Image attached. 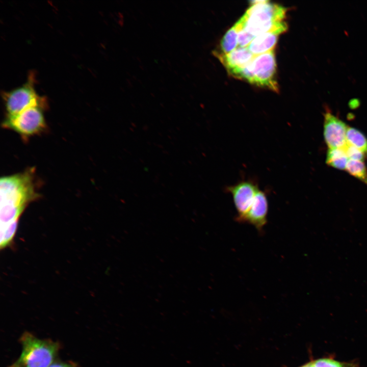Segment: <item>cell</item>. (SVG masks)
I'll use <instances>...</instances> for the list:
<instances>
[{
    "instance_id": "6da1fadb",
    "label": "cell",
    "mask_w": 367,
    "mask_h": 367,
    "mask_svg": "<svg viewBox=\"0 0 367 367\" xmlns=\"http://www.w3.org/2000/svg\"><path fill=\"white\" fill-rule=\"evenodd\" d=\"M37 184L33 168L1 178V249L11 244L21 214L40 197Z\"/></svg>"
},
{
    "instance_id": "7a4b0ae2",
    "label": "cell",
    "mask_w": 367,
    "mask_h": 367,
    "mask_svg": "<svg viewBox=\"0 0 367 367\" xmlns=\"http://www.w3.org/2000/svg\"><path fill=\"white\" fill-rule=\"evenodd\" d=\"M286 12L285 8L268 1H254L238 21L246 32L256 37L286 24Z\"/></svg>"
},
{
    "instance_id": "3957f363",
    "label": "cell",
    "mask_w": 367,
    "mask_h": 367,
    "mask_svg": "<svg viewBox=\"0 0 367 367\" xmlns=\"http://www.w3.org/2000/svg\"><path fill=\"white\" fill-rule=\"evenodd\" d=\"M19 342L22 351L19 357L8 367H48L56 360L61 344L50 339H40L25 331Z\"/></svg>"
},
{
    "instance_id": "277c9868",
    "label": "cell",
    "mask_w": 367,
    "mask_h": 367,
    "mask_svg": "<svg viewBox=\"0 0 367 367\" xmlns=\"http://www.w3.org/2000/svg\"><path fill=\"white\" fill-rule=\"evenodd\" d=\"M44 109L40 107H31L15 115H6L2 126L15 132L24 139L39 135L47 128Z\"/></svg>"
},
{
    "instance_id": "5b68a950",
    "label": "cell",
    "mask_w": 367,
    "mask_h": 367,
    "mask_svg": "<svg viewBox=\"0 0 367 367\" xmlns=\"http://www.w3.org/2000/svg\"><path fill=\"white\" fill-rule=\"evenodd\" d=\"M34 82L33 75H30L27 82L22 86L3 93V99L7 115H15L31 107L45 108V98L37 94Z\"/></svg>"
},
{
    "instance_id": "8992f818",
    "label": "cell",
    "mask_w": 367,
    "mask_h": 367,
    "mask_svg": "<svg viewBox=\"0 0 367 367\" xmlns=\"http://www.w3.org/2000/svg\"><path fill=\"white\" fill-rule=\"evenodd\" d=\"M248 66L252 75L251 84L278 91L275 79L276 63L273 50L255 56Z\"/></svg>"
},
{
    "instance_id": "52a82bcc",
    "label": "cell",
    "mask_w": 367,
    "mask_h": 367,
    "mask_svg": "<svg viewBox=\"0 0 367 367\" xmlns=\"http://www.w3.org/2000/svg\"><path fill=\"white\" fill-rule=\"evenodd\" d=\"M227 190L232 196L238 213L237 220L241 222L249 210L259 189L253 182L245 180L228 187Z\"/></svg>"
},
{
    "instance_id": "ba28073f",
    "label": "cell",
    "mask_w": 367,
    "mask_h": 367,
    "mask_svg": "<svg viewBox=\"0 0 367 367\" xmlns=\"http://www.w3.org/2000/svg\"><path fill=\"white\" fill-rule=\"evenodd\" d=\"M324 137L329 148H343L347 144V124L330 111L324 114Z\"/></svg>"
},
{
    "instance_id": "9c48e42d",
    "label": "cell",
    "mask_w": 367,
    "mask_h": 367,
    "mask_svg": "<svg viewBox=\"0 0 367 367\" xmlns=\"http://www.w3.org/2000/svg\"><path fill=\"white\" fill-rule=\"evenodd\" d=\"M268 211L267 197L265 192L259 190L249 210L241 222H247L261 230L267 223Z\"/></svg>"
},
{
    "instance_id": "30bf717a",
    "label": "cell",
    "mask_w": 367,
    "mask_h": 367,
    "mask_svg": "<svg viewBox=\"0 0 367 367\" xmlns=\"http://www.w3.org/2000/svg\"><path fill=\"white\" fill-rule=\"evenodd\" d=\"M287 29L285 24L277 29L259 35L252 40L247 46L250 51L254 55H259L272 50L275 46L279 36Z\"/></svg>"
},
{
    "instance_id": "8fae6325",
    "label": "cell",
    "mask_w": 367,
    "mask_h": 367,
    "mask_svg": "<svg viewBox=\"0 0 367 367\" xmlns=\"http://www.w3.org/2000/svg\"><path fill=\"white\" fill-rule=\"evenodd\" d=\"M228 72L235 69L242 68L247 65L253 59L255 55L252 54L246 47H237L231 52L224 54L217 51H213Z\"/></svg>"
},
{
    "instance_id": "7c38bea8",
    "label": "cell",
    "mask_w": 367,
    "mask_h": 367,
    "mask_svg": "<svg viewBox=\"0 0 367 367\" xmlns=\"http://www.w3.org/2000/svg\"><path fill=\"white\" fill-rule=\"evenodd\" d=\"M343 148H329L326 162L329 166L339 170H346L349 161Z\"/></svg>"
},
{
    "instance_id": "4fadbf2b",
    "label": "cell",
    "mask_w": 367,
    "mask_h": 367,
    "mask_svg": "<svg viewBox=\"0 0 367 367\" xmlns=\"http://www.w3.org/2000/svg\"><path fill=\"white\" fill-rule=\"evenodd\" d=\"M347 143L361 150L367 158V138L358 129L348 127L346 133Z\"/></svg>"
},
{
    "instance_id": "5bb4252c",
    "label": "cell",
    "mask_w": 367,
    "mask_h": 367,
    "mask_svg": "<svg viewBox=\"0 0 367 367\" xmlns=\"http://www.w3.org/2000/svg\"><path fill=\"white\" fill-rule=\"evenodd\" d=\"M238 27L236 23L229 29L222 38L220 47L222 54H227L238 46Z\"/></svg>"
},
{
    "instance_id": "9a60e30c",
    "label": "cell",
    "mask_w": 367,
    "mask_h": 367,
    "mask_svg": "<svg viewBox=\"0 0 367 367\" xmlns=\"http://www.w3.org/2000/svg\"><path fill=\"white\" fill-rule=\"evenodd\" d=\"M346 170L350 174L367 185V169L363 162L349 160Z\"/></svg>"
},
{
    "instance_id": "2e32d148",
    "label": "cell",
    "mask_w": 367,
    "mask_h": 367,
    "mask_svg": "<svg viewBox=\"0 0 367 367\" xmlns=\"http://www.w3.org/2000/svg\"><path fill=\"white\" fill-rule=\"evenodd\" d=\"M310 362L312 367H354L350 363L340 362L329 358H321Z\"/></svg>"
},
{
    "instance_id": "e0dca14e",
    "label": "cell",
    "mask_w": 367,
    "mask_h": 367,
    "mask_svg": "<svg viewBox=\"0 0 367 367\" xmlns=\"http://www.w3.org/2000/svg\"><path fill=\"white\" fill-rule=\"evenodd\" d=\"M236 24L239 29L238 36V47H246L255 37L242 29L238 21L236 22Z\"/></svg>"
},
{
    "instance_id": "ac0fdd59",
    "label": "cell",
    "mask_w": 367,
    "mask_h": 367,
    "mask_svg": "<svg viewBox=\"0 0 367 367\" xmlns=\"http://www.w3.org/2000/svg\"><path fill=\"white\" fill-rule=\"evenodd\" d=\"M344 149L350 160L363 162L365 158L364 153L361 150L348 143L344 147Z\"/></svg>"
},
{
    "instance_id": "d6986e66",
    "label": "cell",
    "mask_w": 367,
    "mask_h": 367,
    "mask_svg": "<svg viewBox=\"0 0 367 367\" xmlns=\"http://www.w3.org/2000/svg\"><path fill=\"white\" fill-rule=\"evenodd\" d=\"M48 367H80L77 363L71 361H62L60 360H56Z\"/></svg>"
},
{
    "instance_id": "ffe728a7",
    "label": "cell",
    "mask_w": 367,
    "mask_h": 367,
    "mask_svg": "<svg viewBox=\"0 0 367 367\" xmlns=\"http://www.w3.org/2000/svg\"><path fill=\"white\" fill-rule=\"evenodd\" d=\"M300 367H312V365H311V362H309V363H308L307 364H305V365H303V366H300Z\"/></svg>"
}]
</instances>
